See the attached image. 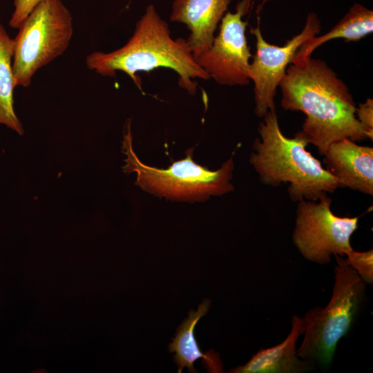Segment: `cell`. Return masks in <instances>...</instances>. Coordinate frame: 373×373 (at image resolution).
Instances as JSON below:
<instances>
[{"label":"cell","instance_id":"6da1fadb","mask_svg":"<svg viewBox=\"0 0 373 373\" xmlns=\"http://www.w3.org/2000/svg\"><path fill=\"white\" fill-rule=\"evenodd\" d=\"M279 87L281 106L306 115L298 132L320 155L343 138L372 140L373 134L356 117L348 86L323 60L311 57L303 63L290 64Z\"/></svg>","mask_w":373,"mask_h":373},{"label":"cell","instance_id":"7a4b0ae2","mask_svg":"<svg viewBox=\"0 0 373 373\" xmlns=\"http://www.w3.org/2000/svg\"><path fill=\"white\" fill-rule=\"evenodd\" d=\"M86 64L90 70L102 76L115 77L117 71L124 72L140 89L142 81L136 73L160 67L176 72L178 85L191 95L197 92L195 79H210L195 61L186 39L172 38L167 22L153 4L146 7L125 45L109 52L90 53Z\"/></svg>","mask_w":373,"mask_h":373},{"label":"cell","instance_id":"3957f363","mask_svg":"<svg viewBox=\"0 0 373 373\" xmlns=\"http://www.w3.org/2000/svg\"><path fill=\"white\" fill-rule=\"evenodd\" d=\"M252 146L249 163L260 182L278 187L289 183L290 199L317 201L342 188L339 181L323 167L319 160L306 150L308 142L297 132L288 138L282 132L276 110L262 117Z\"/></svg>","mask_w":373,"mask_h":373},{"label":"cell","instance_id":"277c9868","mask_svg":"<svg viewBox=\"0 0 373 373\" xmlns=\"http://www.w3.org/2000/svg\"><path fill=\"white\" fill-rule=\"evenodd\" d=\"M131 121H127L124 131L122 152L125 155L126 173H135V184L160 198L184 202H202L211 195L219 196L234 190L231 182L234 163L233 158L224 162L216 171H211L195 163L193 149L186 157L174 162L165 169L143 164L133 149Z\"/></svg>","mask_w":373,"mask_h":373},{"label":"cell","instance_id":"5b68a950","mask_svg":"<svg viewBox=\"0 0 373 373\" xmlns=\"http://www.w3.org/2000/svg\"><path fill=\"white\" fill-rule=\"evenodd\" d=\"M334 285L325 308L316 307L302 318L304 338L296 350L302 359L329 365L338 341L348 333L365 297V283L347 262L334 256Z\"/></svg>","mask_w":373,"mask_h":373},{"label":"cell","instance_id":"8992f818","mask_svg":"<svg viewBox=\"0 0 373 373\" xmlns=\"http://www.w3.org/2000/svg\"><path fill=\"white\" fill-rule=\"evenodd\" d=\"M14 39L16 86L28 87L35 73L62 55L73 34V17L61 0H44L28 15Z\"/></svg>","mask_w":373,"mask_h":373},{"label":"cell","instance_id":"52a82bcc","mask_svg":"<svg viewBox=\"0 0 373 373\" xmlns=\"http://www.w3.org/2000/svg\"><path fill=\"white\" fill-rule=\"evenodd\" d=\"M331 203L327 195L297 202L293 242L304 258L321 265L329 263L332 254L343 257L351 251L350 238L358 228V217L337 216Z\"/></svg>","mask_w":373,"mask_h":373},{"label":"cell","instance_id":"ba28073f","mask_svg":"<svg viewBox=\"0 0 373 373\" xmlns=\"http://www.w3.org/2000/svg\"><path fill=\"white\" fill-rule=\"evenodd\" d=\"M252 0L238 2L235 12L227 11L220 21V30L211 46L194 59L197 64L220 85L247 86L252 55L245 35L248 21H243Z\"/></svg>","mask_w":373,"mask_h":373},{"label":"cell","instance_id":"9c48e42d","mask_svg":"<svg viewBox=\"0 0 373 373\" xmlns=\"http://www.w3.org/2000/svg\"><path fill=\"white\" fill-rule=\"evenodd\" d=\"M259 21L258 18V26L250 28L251 34L256 37V51L250 62L249 75L254 82V113L262 117L268 111L276 109V90L288 66L301 45L320 32L321 23L316 13L309 12L300 32L279 46L265 40Z\"/></svg>","mask_w":373,"mask_h":373},{"label":"cell","instance_id":"30bf717a","mask_svg":"<svg viewBox=\"0 0 373 373\" xmlns=\"http://www.w3.org/2000/svg\"><path fill=\"white\" fill-rule=\"evenodd\" d=\"M323 164L342 188L372 196L373 148L343 138L332 143L325 151Z\"/></svg>","mask_w":373,"mask_h":373},{"label":"cell","instance_id":"8fae6325","mask_svg":"<svg viewBox=\"0 0 373 373\" xmlns=\"http://www.w3.org/2000/svg\"><path fill=\"white\" fill-rule=\"evenodd\" d=\"M234 0H174L172 22L184 23L189 30L186 39L193 57L207 50L229 4Z\"/></svg>","mask_w":373,"mask_h":373},{"label":"cell","instance_id":"7c38bea8","mask_svg":"<svg viewBox=\"0 0 373 373\" xmlns=\"http://www.w3.org/2000/svg\"><path fill=\"white\" fill-rule=\"evenodd\" d=\"M303 334L302 318L294 315L291 332L283 342L267 349L261 348L245 365L229 372L300 373L312 369V361L300 360L296 354V343Z\"/></svg>","mask_w":373,"mask_h":373},{"label":"cell","instance_id":"4fadbf2b","mask_svg":"<svg viewBox=\"0 0 373 373\" xmlns=\"http://www.w3.org/2000/svg\"><path fill=\"white\" fill-rule=\"evenodd\" d=\"M210 303V300L206 298L198 306L197 311L191 309L188 317L178 327L175 337L169 345V352L175 353L173 359L178 373L182 372L184 367H186L189 372H198L193 363L200 358H202V363L208 372H222L219 354L213 349L205 353L202 352L194 336V328L199 320L207 314Z\"/></svg>","mask_w":373,"mask_h":373},{"label":"cell","instance_id":"5bb4252c","mask_svg":"<svg viewBox=\"0 0 373 373\" xmlns=\"http://www.w3.org/2000/svg\"><path fill=\"white\" fill-rule=\"evenodd\" d=\"M373 32V12L358 3H354L344 17L327 33L314 36L305 42L296 51L291 64H301L312 57L318 47L338 38L345 41H357Z\"/></svg>","mask_w":373,"mask_h":373},{"label":"cell","instance_id":"9a60e30c","mask_svg":"<svg viewBox=\"0 0 373 373\" xmlns=\"http://www.w3.org/2000/svg\"><path fill=\"white\" fill-rule=\"evenodd\" d=\"M13 51L14 39L0 22V124L23 135V128L14 107L16 86L12 69Z\"/></svg>","mask_w":373,"mask_h":373},{"label":"cell","instance_id":"2e32d148","mask_svg":"<svg viewBox=\"0 0 373 373\" xmlns=\"http://www.w3.org/2000/svg\"><path fill=\"white\" fill-rule=\"evenodd\" d=\"M348 264L356 270L365 283L373 281V250L358 252L352 250L346 254Z\"/></svg>","mask_w":373,"mask_h":373},{"label":"cell","instance_id":"e0dca14e","mask_svg":"<svg viewBox=\"0 0 373 373\" xmlns=\"http://www.w3.org/2000/svg\"><path fill=\"white\" fill-rule=\"evenodd\" d=\"M44 0H14V10L9 21V26L18 29L30 12Z\"/></svg>","mask_w":373,"mask_h":373},{"label":"cell","instance_id":"ac0fdd59","mask_svg":"<svg viewBox=\"0 0 373 373\" xmlns=\"http://www.w3.org/2000/svg\"><path fill=\"white\" fill-rule=\"evenodd\" d=\"M355 115L361 124L373 134V99L367 97L364 102L360 103Z\"/></svg>","mask_w":373,"mask_h":373}]
</instances>
